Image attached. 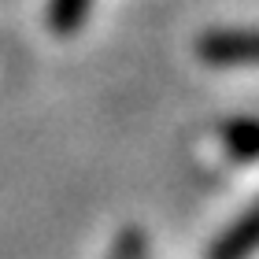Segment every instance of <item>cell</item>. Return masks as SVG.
<instances>
[{"instance_id":"cell-4","label":"cell","mask_w":259,"mask_h":259,"mask_svg":"<svg viewBox=\"0 0 259 259\" xmlns=\"http://www.w3.org/2000/svg\"><path fill=\"white\" fill-rule=\"evenodd\" d=\"M85 8H89V0H52V8H49V22H52V30H56V33H70V30H78V26H81V19H85Z\"/></svg>"},{"instance_id":"cell-3","label":"cell","mask_w":259,"mask_h":259,"mask_svg":"<svg viewBox=\"0 0 259 259\" xmlns=\"http://www.w3.org/2000/svg\"><path fill=\"white\" fill-rule=\"evenodd\" d=\"M222 141L226 152L241 163H255L259 159V119H230L222 126Z\"/></svg>"},{"instance_id":"cell-2","label":"cell","mask_w":259,"mask_h":259,"mask_svg":"<svg viewBox=\"0 0 259 259\" xmlns=\"http://www.w3.org/2000/svg\"><path fill=\"white\" fill-rule=\"evenodd\" d=\"M200 56L207 63H259V30L207 33L200 41Z\"/></svg>"},{"instance_id":"cell-1","label":"cell","mask_w":259,"mask_h":259,"mask_svg":"<svg viewBox=\"0 0 259 259\" xmlns=\"http://www.w3.org/2000/svg\"><path fill=\"white\" fill-rule=\"evenodd\" d=\"M259 252V200L233 222L222 230V237L211 244L207 259H252Z\"/></svg>"}]
</instances>
